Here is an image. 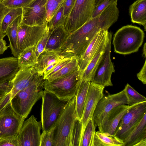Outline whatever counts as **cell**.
Segmentation results:
<instances>
[{"mask_svg": "<svg viewBox=\"0 0 146 146\" xmlns=\"http://www.w3.org/2000/svg\"><path fill=\"white\" fill-rule=\"evenodd\" d=\"M44 80L43 76L36 74L29 84L10 100L13 108L19 115L26 118L34 105L42 98Z\"/></svg>", "mask_w": 146, "mask_h": 146, "instance_id": "cell-1", "label": "cell"}, {"mask_svg": "<svg viewBox=\"0 0 146 146\" xmlns=\"http://www.w3.org/2000/svg\"><path fill=\"white\" fill-rule=\"evenodd\" d=\"M144 37V33L140 28L131 25L124 26L114 35L112 44L114 52L123 55L137 52Z\"/></svg>", "mask_w": 146, "mask_h": 146, "instance_id": "cell-2", "label": "cell"}, {"mask_svg": "<svg viewBox=\"0 0 146 146\" xmlns=\"http://www.w3.org/2000/svg\"><path fill=\"white\" fill-rule=\"evenodd\" d=\"M76 119L74 96L69 101L54 125V146H70L71 135Z\"/></svg>", "mask_w": 146, "mask_h": 146, "instance_id": "cell-3", "label": "cell"}, {"mask_svg": "<svg viewBox=\"0 0 146 146\" xmlns=\"http://www.w3.org/2000/svg\"><path fill=\"white\" fill-rule=\"evenodd\" d=\"M41 98L40 122L42 132H45L53 127L70 100H61L53 94L45 90Z\"/></svg>", "mask_w": 146, "mask_h": 146, "instance_id": "cell-4", "label": "cell"}, {"mask_svg": "<svg viewBox=\"0 0 146 146\" xmlns=\"http://www.w3.org/2000/svg\"><path fill=\"white\" fill-rule=\"evenodd\" d=\"M82 74L78 69L68 75L51 81L45 79L44 89L53 94L61 100H69L75 96Z\"/></svg>", "mask_w": 146, "mask_h": 146, "instance_id": "cell-5", "label": "cell"}, {"mask_svg": "<svg viewBox=\"0 0 146 146\" xmlns=\"http://www.w3.org/2000/svg\"><path fill=\"white\" fill-rule=\"evenodd\" d=\"M95 1L76 0L63 25L68 33L77 30L91 18L95 6Z\"/></svg>", "mask_w": 146, "mask_h": 146, "instance_id": "cell-6", "label": "cell"}, {"mask_svg": "<svg viewBox=\"0 0 146 146\" xmlns=\"http://www.w3.org/2000/svg\"><path fill=\"white\" fill-rule=\"evenodd\" d=\"M25 119L15 112L10 102L0 108V141L17 137Z\"/></svg>", "mask_w": 146, "mask_h": 146, "instance_id": "cell-7", "label": "cell"}, {"mask_svg": "<svg viewBox=\"0 0 146 146\" xmlns=\"http://www.w3.org/2000/svg\"><path fill=\"white\" fill-rule=\"evenodd\" d=\"M145 113L146 102L130 106L121 119L113 137L123 141Z\"/></svg>", "mask_w": 146, "mask_h": 146, "instance_id": "cell-8", "label": "cell"}, {"mask_svg": "<svg viewBox=\"0 0 146 146\" xmlns=\"http://www.w3.org/2000/svg\"><path fill=\"white\" fill-rule=\"evenodd\" d=\"M128 101L125 90L117 93L107 95L104 94L98 102L93 113L92 120L94 125L99 131L106 115L113 108L122 105H127Z\"/></svg>", "mask_w": 146, "mask_h": 146, "instance_id": "cell-9", "label": "cell"}, {"mask_svg": "<svg viewBox=\"0 0 146 146\" xmlns=\"http://www.w3.org/2000/svg\"><path fill=\"white\" fill-rule=\"evenodd\" d=\"M109 33V38L105 51L90 81L105 87L113 86L111 77L115 72L113 63L111 59L112 33L111 32Z\"/></svg>", "mask_w": 146, "mask_h": 146, "instance_id": "cell-10", "label": "cell"}, {"mask_svg": "<svg viewBox=\"0 0 146 146\" xmlns=\"http://www.w3.org/2000/svg\"><path fill=\"white\" fill-rule=\"evenodd\" d=\"M48 28L47 22L37 26L20 24L17 42L19 53L27 48L36 45Z\"/></svg>", "mask_w": 146, "mask_h": 146, "instance_id": "cell-11", "label": "cell"}, {"mask_svg": "<svg viewBox=\"0 0 146 146\" xmlns=\"http://www.w3.org/2000/svg\"><path fill=\"white\" fill-rule=\"evenodd\" d=\"M40 121L33 115L24 121L17 137L19 146H40Z\"/></svg>", "mask_w": 146, "mask_h": 146, "instance_id": "cell-12", "label": "cell"}, {"mask_svg": "<svg viewBox=\"0 0 146 146\" xmlns=\"http://www.w3.org/2000/svg\"><path fill=\"white\" fill-rule=\"evenodd\" d=\"M36 74L34 72L33 67L20 68L10 81L12 86L11 91L6 94L0 95V108L10 102L18 92L27 86L33 80Z\"/></svg>", "mask_w": 146, "mask_h": 146, "instance_id": "cell-13", "label": "cell"}, {"mask_svg": "<svg viewBox=\"0 0 146 146\" xmlns=\"http://www.w3.org/2000/svg\"><path fill=\"white\" fill-rule=\"evenodd\" d=\"M105 87L104 86L90 82L81 120L82 123L81 143L85 127L90 120L92 119L97 104L104 95Z\"/></svg>", "mask_w": 146, "mask_h": 146, "instance_id": "cell-14", "label": "cell"}, {"mask_svg": "<svg viewBox=\"0 0 146 146\" xmlns=\"http://www.w3.org/2000/svg\"><path fill=\"white\" fill-rule=\"evenodd\" d=\"M47 0H33L22 8L21 24L30 26H39L45 22Z\"/></svg>", "mask_w": 146, "mask_h": 146, "instance_id": "cell-15", "label": "cell"}, {"mask_svg": "<svg viewBox=\"0 0 146 146\" xmlns=\"http://www.w3.org/2000/svg\"><path fill=\"white\" fill-rule=\"evenodd\" d=\"M130 106L122 105L112 109L105 116L99 131L108 136H113L121 119Z\"/></svg>", "mask_w": 146, "mask_h": 146, "instance_id": "cell-16", "label": "cell"}, {"mask_svg": "<svg viewBox=\"0 0 146 146\" xmlns=\"http://www.w3.org/2000/svg\"><path fill=\"white\" fill-rule=\"evenodd\" d=\"M108 30H100L96 35L84 53L77 58L79 69L82 73L96 53Z\"/></svg>", "mask_w": 146, "mask_h": 146, "instance_id": "cell-17", "label": "cell"}, {"mask_svg": "<svg viewBox=\"0 0 146 146\" xmlns=\"http://www.w3.org/2000/svg\"><path fill=\"white\" fill-rule=\"evenodd\" d=\"M62 55L60 50H44L37 58L36 62L33 67L35 73L43 76L45 70L49 66L67 58Z\"/></svg>", "mask_w": 146, "mask_h": 146, "instance_id": "cell-18", "label": "cell"}, {"mask_svg": "<svg viewBox=\"0 0 146 146\" xmlns=\"http://www.w3.org/2000/svg\"><path fill=\"white\" fill-rule=\"evenodd\" d=\"M99 15L91 19L74 31L81 37L86 48L96 34L100 30H102L99 21Z\"/></svg>", "mask_w": 146, "mask_h": 146, "instance_id": "cell-19", "label": "cell"}, {"mask_svg": "<svg viewBox=\"0 0 146 146\" xmlns=\"http://www.w3.org/2000/svg\"><path fill=\"white\" fill-rule=\"evenodd\" d=\"M19 69L17 58H0V84L10 82Z\"/></svg>", "mask_w": 146, "mask_h": 146, "instance_id": "cell-20", "label": "cell"}, {"mask_svg": "<svg viewBox=\"0 0 146 146\" xmlns=\"http://www.w3.org/2000/svg\"><path fill=\"white\" fill-rule=\"evenodd\" d=\"M109 35V32L103 40L93 57L83 71L81 76L82 79L90 81L105 51L108 42Z\"/></svg>", "mask_w": 146, "mask_h": 146, "instance_id": "cell-21", "label": "cell"}, {"mask_svg": "<svg viewBox=\"0 0 146 146\" xmlns=\"http://www.w3.org/2000/svg\"><path fill=\"white\" fill-rule=\"evenodd\" d=\"M69 34L63 25L56 27L51 31L44 50H60Z\"/></svg>", "mask_w": 146, "mask_h": 146, "instance_id": "cell-22", "label": "cell"}, {"mask_svg": "<svg viewBox=\"0 0 146 146\" xmlns=\"http://www.w3.org/2000/svg\"><path fill=\"white\" fill-rule=\"evenodd\" d=\"M90 81L81 79L76 93L75 112L76 119L81 120Z\"/></svg>", "mask_w": 146, "mask_h": 146, "instance_id": "cell-23", "label": "cell"}, {"mask_svg": "<svg viewBox=\"0 0 146 146\" xmlns=\"http://www.w3.org/2000/svg\"><path fill=\"white\" fill-rule=\"evenodd\" d=\"M117 1L109 5L99 15V21L102 30H108L117 20L119 11L117 7Z\"/></svg>", "mask_w": 146, "mask_h": 146, "instance_id": "cell-24", "label": "cell"}, {"mask_svg": "<svg viewBox=\"0 0 146 146\" xmlns=\"http://www.w3.org/2000/svg\"><path fill=\"white\" fill-rule=\"evenodd\" d=\"M131 20L143 25L146 30V0H137L129 7Z\"/></svg>", "mask_w": 146, "mask_h": 146, "instance_id": "cell-25", "label": "cell"}, {"mask_svg": "<svg viewBox=\"0 0 146 146\" xmlns=\"http://www.w3.org/2000/svg\"><path fill=\"white\" fill-rule=\"evenodd\" d=\"M146 138V113L123 141L124 146H133Z\"/></svg>", "mask_w": 146, "mask_h": 146, "instance_id": "cell-26", "label": "cell"}, {"mask_svg": "<svg viewBox=\"0 0 146 146\" xmlns=\"http://www.w3.org/2000/svg\"><path fill=\"white\" fill-rule=\"evenodd\" d=\"M22 19V15L17 18L8 26L6 31V35L9 42V47L11 50L12 54L17 58L19 54L17 44L18 31Z\"/></svg>", "mask_w": 146, "mask_h": 146, "instance_id": "cell-27", "label": "cell"}, {"mask_svg": "<svg viewBox=\"0 0 146 146\" xmlns=\"http://www.w3.org/2000/svg\"><path fill=\"white\" fill-rule=\"evenodd\" d=\"M36 45L27 48L20 53L17 58L20 68L33 67L37 62Z\"/></svg>", "mask_w": 146, "mask_h": 146, "instance_id": "cell-28", "label": "cell"}, {"mask_svg": "<svg viewBox=\"0 0 146 146\" xmlns=\"http://www.w3.org/2000/svg\"><path fill=\"white\" fill-rule=\"evenodd\" d=\"M94 146H124V144L123 141L98 131L95 133Z\"/></svg>", "mask_w": 146, "mask_h": 146, "instance_id": "cell-29", "label": "cell"}, {"mask_svg": "<svg viewBox=\"0 0 146 146\" xmlns=\"http://www.w3.org/2000/svg\"><path fill=\"white\" fill-rule=\"evenodd\" d=\"M78 69L79 68L77 58L74 57L60 70L52 74L46 76L45 79L48 81H51L68 75Z\"/></svg>", "mask_w": 146, "mask_h": 146, "instance_id": "cell-30", "label": "cell"}, {"mask_svg": "<svg viewBox=\"0 0 146 146\" xmlns=\"http://www.w3.org/2000/svg\"><path fill=\"white\" fill-rule=\"evenodd\" d=\"M96 128L92 119H91L85 129L80 146H94V139Z\"/></svg>", "mask_w": 146, "mask_h": 146, "instance_id": "cell-31", "label": "cell"}, {"mask_svg": "<svg viewBox=\"0 0 146 146\" xmlns=\"http://www.w3.org/2000/svg\"><path fill=\"white\" fill-rule=\"evenodd\" d=\"M124 89L127 99V105L129 106L146 102L145 97L138 93L128 84H127Z\"/></svg>", "mask_w": 146, "mask_h": 146, "instance_id": "cell-32", "label": "cell"}, {"mask_svg": "<svg viewBox=\"0 0 146 146\" xmlns=\"http://www.w3.org/2000/svg\"><path fill=\"white\" fill-rule=\"evenodd\" d=\"M22 8L12 9L5 16L1 25V35L3 38L6 35V31L8 26L19 16L22 15Z\"/></svg>", "mask_w": 146, "mask_h": 146, "instance_id": "cell-33", "label": "cell"}, {"mask_svg": "<svg viewBox=\"0 0 146 146\" xmlns=\"http://www.w3.org/2000/svg\"><path fill=\"white\" fill-rule=\"evenodd\" d=\"M64 2L61 5L50 20L47 22L48 28L50 31L58 26H63L66 19L63 15Z\"/></svg>", "mask_w": 146, "mask_h": 146, "instance_id": "cell-34", "label": "cell"}, {"mask_svg": "<svg viewBox=\"0 0 146 146\" xmlns=\"http://www.w3.org/2000/svg\"><path fill=\"white\" fill-rule=\"evenodd\" d=\"M82 129L81 121L76 119L71 135L70 146H80Z\"/></svg>", "mask_w": 146, "mask_h": 146, "instance_id": "cell-35", "label": "cell"}, {"mask_svg": "<svg viewBox=\"0 0 146 146\" xmlns=\"http://www.w3.org/2000/svg\"><path fill=\"white\" fill-rule=\"evenodd\" d=\"M65 0H47L45 22H48Z\"/></svg>", "mask_w": 146, "mask_h": 146, "instance_id": "cell-36", "label": "cell"}, {"mask_svg": "<svg viewBox=\"0 0 146 146\" xmlns=\"http://www.w3.org/2000/svg\"><path fill=\"white\" fill-rule=\"evenodd\" d=\"M33 0H3V5L9 9L23 8L30 4Z\"/></svg>", "mask_w": 146, "mask_h": 146, "instance_id": "cell-37", "label": "cell"}, {"mask_svg": "<svg viewBox=\"0 0 146 146\" xmlns=\"http://www.w3.org/2000/svg\"><path fill=\"white\" fill-rule=\"evenodd\" d=\"M54 127L41 134L40 146H54Z\"/></svg>", "mask_w": 146, "mask_h": 146, "instance_id": "cell-38", "label": "cell"}, {"mask_svg": "<svg viewBox=\"0 0 146 146\" xmlns=\"http://www.w3.org/2000/svg\"><path fill=\"white\" fill-rule=\"evenodd\" d=\"M51 32L48 27L43 36L36 45L35 54L37 58L45 49Z\"/></svg>", "mask_w": 146, "mask_h": 146, "instance_id": "cell-39", "label": "cell"}, {"mask_svg": "<svg viewBox=\"0 0 146 146\" xmlns=\"http://www.w3.org/2000/svg\"><path fill=\"white\" fill-rule=\"evenodd\" d=\"M117 0H104L95 6L91 18H94L100 15L109 5L117 1Z\"/></svg>", "mask_w": 146, "mask_h": 146, "instance_id": "cell-40", "label": "cell"}, {"mask_svg": "<svg viewBox=\"0 0 146 146\" xmlns=\"http://www.w3.org/2000/svg\"><path fill=\"white\" fill-rule=\"evenodd\" d=\"M76 0H65L63 4V16L66 18L71 11Z\"/></svg>", "mask_w": 146, "mask_h": 146, "instance_id": "cell-41", "label": "cell"}, {"mask_svg": "<svg viewBox=\"0 0 146 146\" xmlns=\"http://www.w3.org/2000/svg\"><path fill=\"white\" fill-rule=\"evenodd\" d=\"M19 146L17 137H9L0 141V146Z\"/></svg>", "mask_w": 146, "mask_h": 146, "instance_id": "cell-42", "label": "cell"}, {"mask_svg": "<svg viewBox=\"0 0 146 146\" xmlns=\"http://www.w3.org/2000/svg\"><path fill=\"white\" fill-rule=\"evenodd\" d=\"M2 2L0 3V40L3 38L1 35V25L2 21L5 15L11 9L5 7Z\"/></svg>", "mask_w": 146, "mask_h": 146, "instance_id": "cell-43", "label": "cell"}, {"mask_svg": "<svg viewBox=\"0 0 146 146\" xmlns=\"http://www.w3.org/2000/svg\"><path fill=\"white\" fill-rule=\"evenodd\" d=\"M146 60L139 72L137 74V77L144 84H146Z\"/></svg>", "mask_w": 146, "mask_h": 146, "instance_id": "cell-44", "label": "cell"}, {"mask_svg": "<svg viewBox=\"0 0 146 146\" xmlns=\"http://www.w3.org/2000/svg\"><path fill=\"white\" fill-rule=\"evenodd\" d=\"M12 88L10 82L0 84V95L6 94L10 92Z\"/></svg>", "mask_w": 146, "mask_h": 146, "instance_id": "cell-45", "label": "cell"}, {"mask_svg": "<svg viewBox=\"0 0 146 146\" xmlns=\"http://www.w3.org/2000/svg\"><path fill=\"white\" fill-rule=\"evenodd\" d=\"M134 146H146V138L137 143Z\"/></svg>", "mask_w": 146, "mask_h": 146, "instance_id": "cell-46", "label": "cell"}, {"mask_svg": "<svg viewBox=\"0 0 146 146\" xmlns=\"http://www.w3.org/2000/svg\"><path fill=\"white\" fill-rule=\"evenodd\" d=\"M146 43H145L143 47V56H144V57H146Z\"/></svg>", "mask_w": 146, "mask_h": 146, "instance_id": "cell-47", "label": "cell"}, {"mask_svg": "<svg viewBox=\"0 0 146 146\" xmlns=\"http://www.w3.org/2000/svg\"><path fill=\"white\" fill-rule=\"evenodd\" d=\"M104 0H96L95 3V6L97 5Z\"/></svg>", "mask_w": 146, "mask_h": 146, "instance_id": "cell-48", "label": "cell"}, {"mask_svg": "<svg viewBox=\"0 0 146 146\" xmlns=\"http://www.w3.org/2000/svg\"><path fill=\"white\" fill-rule=\"evenodd\" d=\"M3 0H0V3L3 1Z\"/></svg>", "mask_w": 146, "mask_h": 146, "instance_id": "cell-49", "label": "cell"}]
</instances>
